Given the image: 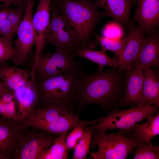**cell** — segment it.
Here are the masks:
<instances>
[{
    "label": "cell",
    "instance_id": "obj_1",
    "mask_svg": "<svg viewBox=\"0 0 159 159\" xmlns=\"http://www.w3.org/2000/svg\"><path fill=\"white\" fill-rule=\"evenodd\" d=\"M125 84V70L112 68L94 73L82 72L79 81L77 95V115L81 110L93 104L99 105L107 114L120 106Z\"/></svg>",
    "mask_w": 159,
    "mask_h": 159
},
{
    "label": "cell",
    "instance_id": "obj_2",
    "mask_svg": "<svg viewBox=\"0 0 159 159\" xmlns=\"http://www.w3.org/2000/svg\"><path fill=\"white\" fill-rule=\"evenodd\" d=\"M52 3L68 21L74 34L78 47L92 49L97 45L93 39L97 24L106 11H100L91 0H52Z\"/></svg>",
    "mask_w": 159,
    "mask_h": 159
},
{
    "label": "cell",
    "instance_id": "obj_3",
    "mask_svg": "<svg viewBox=\"0 0 159 159\" xmlns=\"http://www.w3.org/2000/svg\"><path fill=\"white\" fill-rule=\"evenodd\" d=\"M82 72H67L44 80H34L37 105L62 106L77 115V95Z\"/></svg>",
    "mask_w": 159,
    "mask_h": 159
},
{
    "label": "cell",
    "instance_id": "obj_4",
    "mask_svg": "<svg viewBox=\"0 0 159 159\" xmlns=\"http://www.w3.org/2000/svg\"><path fill=\"white\" fill-rule=\"evenodd\" d=\"M93 131L90 149H94L96 145L98 148L97 152L90 153L91 159H125L139 141L137 137H126L124 130L110 134Z\"/></svg>",
    "mask_w": 159,
    "mask_h": 159
},
{
    "label": "cell",
    "instance_id": "obj_5",
    "mask_svg": "<svg viewBox=\"0 0 159 159\" xmlns=\"http://www.w3.org/2000/svg\"><path fill=\"white\" fill-rule=\"evenodd\" d=\"M159 106L152 105L145 106H131L122 110L116 108L105 116H101L96 124L90 125L92 130L105 132L107 130L118 129L124 130L126 135L130 136L131 131L137 124L159 111Z\"/></svg>",
    "mask_w": 159,
    "mask_h": 159
},
{
    "label": "cell",
    "instance_id": "obj_6",
    "mask_svg": "<svg viewBox=\"0 0 159 159\" xmlns=\"http://www.w3.org/2000/svg\"><path fill=\"white\" fill-rule=\"evenodd\" d=\"M82 64L74 57L61 49L41 55L30 72V80H43L67 72H82Z\"/></svg>",
    "mask_w": 159,
    "mask_h": 159
},
{
    "label": "cell",
    "instance_id": "obj_7",
    "mask_svg": "<svg viewBox=\"0 0 159 159\" xmlns=\"http://www.w3.org/2000/svg\"><path fill=\"white\" fill-rule=\"evenodd\" d=\"M45 42L54 46L56 49L62 50L77 57L79 48L72 28L52 2L50 22Z\"/></svg>",
    "mask_w": 159,
    "mask_h": 159
},
{
    "label": "cell",
    "instance_id": "obj_8",
    "mask_svg": "<svg viewBox=\"0 0 159 159\" xmlns=\"http://www.w3.org/2000/svg\"><path fill=\"white\" fill-rule=\"evenodd\" d=\"M29 128H23L14 159H41L57 136Z\"/></svg>",
    "mask_w": 159,
    "mask_h": 159
},
{
    "label": "cell",
    "instance_id": "obj_9",
    "mask_svg": "<svg viewBox=\"0 0 159 159\" xmlns=\"http://www.w3.org/2000/svg\"><path fill=\"white\" fill-rule=\"evenodd\" d=\"M34 0H27L23 20L18 28L17 38L14 42L15 57L11 60L16 65L21 64L27 60L33 46L35 36L32 24L33 9Z\"/></svg>",
    "mask_w": 159,
    "mask_h": 159
},
{
    "label": "cell",
    "instance_id": "obj_10",
    "mask_svg": "<svg viewBox=\"0 0 159 159\" xmlns=\"http://www.w3.org/2000/svg\"><path fill=\"white\" fill-rule=\"evenodd\" d=\"M52 0H39L32 24L35 36L36 51L33 67L44 49L45 38L49 25Z\"/></svg>",
    "mask_w": 159,
    "mask_h": 159
},
{
    "label": "cell",
    "instance_id": "obj_11",
    "mask_svg": "<svg viewBox=\"0 0 159 159\" xmlns=\"http://www.w3.org/2000/svg\"><path fill=\"white\" fill-rule=\"evenodd\" d=\"M22 130L12 120L0 123V159H14Z\"/></svg>",
    "mask_w": 159,
    "mask_h": 159
},
{
    "label": "cell",
    "instance_id": "obj_12",
    "mask_svg": "<svg viewBox=\"0 0 159 159\" xmlns=\"http://www.w3.org/2000/svg\"><path fill=\"white\" fill-rule=\"evenodd\" d=\"M143 32L138 27H131L128 39L119 60L113 68L120 70L129 69L136 58L145 38Z\"/></svg>",
    "mask_w": 159,
    "mask_h": 159
},
{
    "label": "cell",
    "instance_id": "obj_13",
    "mask_svg": "<svg viewBox=\"0 0 159 159\" xmlns=\"http://www.w3.org/2000/svg\"><path fill=\"white\" fill-rule=\"evenodd\" d=\"M144 80L143 69L134 67L125 70V84L120 106H137Z\"/></svg>",
    "mask_w": 159,
    "mask_h": 159
},
{
    "label": "cell",
    "instance_id": "obj_14",
    "mask_svg": "<svg viewBox=\"0 0 159 159\" xmlns=\"http://www.w3.org/2000/svg\"><path fill=\"white\" fill-rule=\"evenodd\" d=\"M134 20L144 31H153L159 23V0H136Z\"/></svg>",
    "mask_w": 159,
    "mask_h": 159
},
{
    "label": "cell",
    "instance_id": "obj_15",
    "mask_svg": "<svg viewBox=\"0 0 159 159\" xmlns=\"http://www.w3.org/2000/svg\"><path fill=\"white\" fill-rule=\"evenodd\" d=\"M19 112L16 122L19 124L28 119L37 104V99L33 81L29 82L14 91Z\"/></svg>",
    "mask_w": 159,
    "mask_h": 159
},
{
    "label": "cell",
    "instance_id": "obj_16",
    "mask_svg": "<svg viewBox=\"0 0 159 159\" xmlns=\"http://www.w3.org/2000/svg\"><path fill=\"white\" fill-rule=\"evenodd\" d=\"M159 64V37L158 33H152L145 38L132 67L142 69Z\"/></svg>",
    "mask_w": 159,
    "mask_h": 159
},
{
    "label": "cell",
    "instance_id": "obj_17",
    "mask_svg": "<svg viewBox=\"0 0 159 159\" xmlns=\"http://www.w3.org/2000/svg\"><path fill=\"white\" fill-rule=\"evenodd\" d=\"M143 69L144 80L138 106L152 105L159 106V74L154 69Z\"/></svg>",
    "mask_w": 159,
    "mask_h": 159
},
{
    "label": "cell",
    "instance_id": "obj_18",
    "mask_svg": "<svg viewBox=\"0 0 159 159\" xmlns=\"http://www.w3.org/2000/svg\"><path fill=\"white\" fill-rule=\"evenodd\" d=\"M68 112L65 108L59 106L37 105L29 118L20 124L21 127L22 128L32 127L35 125L47 124Z\"/></svg>",
    "mask_w": 159,
    "mask_h": 159
},
{
    "label": "cell",
    "instance_id": "obj_19",
    "mask_svg": "<svg viewBox=\"0 0 159 159\" xmlns=\"http://www.w3.org/2000/svg\"><path fill=\"white\" fill-rule=\"evenodd\" d=\"M135 0H95L96 7L105 9L109 16L120 24H127L131 9Z\"/></svg>",
    "mask_w": 159,
    "mask_h": 159
},
{
    "label": "cell",
    "instance_id": "obj_20",
    "mask_svg": "<svg viewBox=\"0 0 159 159\" xmlns=\"http://www.w3.org/2000/svg\"><path fill=\"white\" fill-rule=\"evenodd\" d=\"M30 72L26 69L0 64V80L8 88L14 91L29 83Z\"/></svg>",
    "mask_w": 159,
    "mask_h": 159
},
{
    "label": "cell",
    "instance_id": "obj_21",
    "mask_svg": "<svg viewBox=\"0 0 159 159\" xmlns=\"http://www.w3.org/2000/svg\"><path fill=\"white\" fill-rule=\"evenodd\" d=\"M79 117L76 115L68 112L60 115L52 122L35 125L32 127L42 130L50 135L58 136L72 129L80 120Z\"/></svg>",
    "mask_w": 159,
    "mask_h": 159
},
{
    "label": "cell",
    "instance_id": "obj_22",
    "mask_svg": "<svg viewBox=\"0 0 159 159\" xmlns=\"http://www.w3.org/2000/svg\"><path fill=\"white\" fill-rule=\"evenodd\" d=\"M145 123L137 124L132 129L130 136L138 138L139 141L151 143V140L159 135V112L147 119Z\"/></svg>",
    "mask_w": 159,
    "mask_h": 159
},
{
    "label": "cell",
    "instance_id": "obj_23",
    "mask_svg": "<svg viewBox=\"0 0 159 159\" xmlns=\"http://www.w3.org/2000/svg\"><path fill=\"white\" fill-rule=\"evenodd\" d=\"M77 56L86 58L98 64L99 70H103L105 66L114 67L119 59L115 55L113 58H110L105 51L95 50L87 47L78 49L77 52Z\"/></svg>",
    "mask_w": 159,
    "mask_h": 159
},
{
    "label": "cell",
    "instance_id": "obj_24",
    "mask_svg": "<svg viewBox=\"0 0 159 159\" xmlns=\"http://www.w3.org/2000/svg\"><path fill=\"white\" fill-rule=\"evenodd\" d=\"M68 132L57 136L54 143L47 150L41 159H66L69 150L66 143Z\"/></svg>",
    "mask_w": 159,
    "mask_h": 159
},
{
    "label": "cell",
    "instance_id": "obj_25",
    "mask_svg": "<svg viewBox=\"0 0 159 159\" xmlns=\"http://www.w3.org/2000/svg\"><path fill=\"white\" fill-rule=\"evenodd\" d=\"M94 36L100 45L102 51L108 50L115 54L119 58L123 51L127 41L129 35L123 38L112 39L101 36L95 32Z\"/></svg>",
    "mask_w": 159,
    "mask_h": 159
},
{
    "label": "cell",
    "instance_id": "obj_26",
    "mask_svg": "<svg viewBox=\"0 0 159 159\" xmlns=\"http://www.w3.org/2000/svg\"><path fill=\"white\" fill-rule=\"evenodd\" d=\"M93 131L87 126L82 137L79 140L75 147L72 159H88L87 155L90 153V145Z\"/></svg>",
    "mask_w": 159,
    "mask_h": 159
},
{
    "label": "cell",
    "instance_id": "obj_27",
    "mask_svg": "<svg viewBox=\"0 0 159 159\" xmlns=\"http://www.w3.org/2000/svg\"><path fill=\"white\" fill-rule=\"evenodd\" d=\"M97 122V120L90 121L80 120L66 136V143L69 150L75 147L83 136L86 127L88 125L96 124Z\"/></svg>",
    "mask_w": 159,
    "mask_h": 159
},
{
    "label": "cell",
    "instance_id": "obj_28",
    "mask_svg": "<svg viewBox=\"0 0 159 159\" xmlns=\"http://www.w3.org/2000/svg\"><path fill=\"white\" fill-rule=\"evenodd\" d=\"M133 159H159V146L139 141L135 147Z\"/></svg>",
    "mask_w": 159,
    "mask_h": 159
},
{
    "label": "cell",
    "instance_id": "obj_29",
    "mask_svg": "<svg viewBox=\"0 0 159 159\" xmlns=\"http://www.w3.org/2000/svg\"><path fill=\"white\" fill-rule=\"evenodd\" d=\"M26 6V2L21 4L17 6L16 9H12L7 16L6 19L12 27L16 34L23 20Z\"/></svg>",
    "mask_w": 159,
    "mask_h": 159
},
{
    "label": "cell",
    "instance_id": "obj_30",
    "mask_svg": "<svg viewBox=\"0 0 159 159\" xmlns=\"http://www.w3.org/2000/svg\"><path fill=\"white\" fill-rule=\"evenodd\" d=\"M102 36L112 39L122 38L123 35L122 27L120 24L115 21L107 23L102 31Z\"/></svg>",
    "mask_w": 159,
    "mask_h": 159
},
{
    "label": "cell",
    "instance_id": "obj_31",
    "mask_svg": "<svg viewBox=\"0 0 159 159\" xmlns=\"http://www.w3.org/2000/svg\"><path fill=\"white\" fill-rule=\"evenodd\" d=\"M15 55L13 45L6 42L0 35V64L6 61L12 60L15 57Z\"/></svg>",
    "mask_w": 159,
    "mask_h": 159
},
{
    "label": "cell",
    "instance_id": "obj_32",
    "mask_svg": "<svg viewBox=\"0 0 159 159\" xmlns=\"http://www.w3.org/2000/svg\"><path fill=\"white\" fill-rule=\"evenodd\" d=\"M16 33L10 23L6 19L0 27V35L3 39L8 44L12 45L13 37Z\"/></svg>",
    "mask_w": 159,
    "mask_h": 159
},
{
    "label": "cell",
    "instance_id": "obj_33",
    "mask_svg": "<svg viewBox=\"0 0 159 159\" xmlns=\"http://www.w3.org/2000/svg\"><path fill=\"white\" fill-rule=\"evenodd\" d=\"M17 101L15 99L5 104L4 118L16 121L17 118L16 110Z\"/></svg>",
    "mask_w": 159,
    "mask_h": 159
},
{
    "label": "cell",
    "instance_id": "obj_34",
    "mask_svg": "<svg viewBox=\"0 0 159 159\" xmlns=\"http://www.w3.org/2000/svg\"><path fill=\"white\" fill-rule=\"evenodd\" d=\"M15 99L14 91L8 88L0 94V101L4 104Z\"/></svg>",
    "mask_w": 159,
    "mask_h": 159
},
{
    "label": "cell",
    "instance_id": "obj_35",
    "mask_svg": "<svg viewBox=\"0 0 159 159\" xmlns=\"http://www.w3.org/2000/svg\"><path fill=\"white\" fill-rule=\"evenodd\" d=\"M27 1V0H0L4 4H13L15 5H18Z\"/></svg>",
    "mask_w": 159,
    "mask_h": 159
},
{
    "label": "cell",
    "instance_id": "obj_36",
    "mask_svg": "<svg viewBox=\"0 0 159 159\" xmlns=\"http://www.w3.org/2000/svg\"><path fill=\"white\" fill-rule=\"evenodd\" d=\"M7 88L3 82L0 80V94Z\"/></svg>",
    "mask_w": 159,
    "mask_h": 159
},
{
    "label": "cell",
    "instance_id": "obj_37",
    "mask_svg": "<svg viewBox=\"0 0 159 159\" xmlns=\"http://www.w3.org/2000/svg\"><path fill=\"white\" fill-rule=\"evenodd\" d=\"M11 5V4H0V8L1 9L5 7H10Z\"/></svg>",
    "mask_w": 159,
    "mask_h": 159
},
{
    "label": "cell",
    "instance_id": "obj_38",
    "mask_svg": "<svg viewBox=\"0 0 159 159\" xmlns=\"http://www.w3.org/2000/svg\"><path fill=\"white\" fill-rule=\"evenodd\" d=\"M7 118L2 117L0 114V123H2L5 121Z\"/></svg>",
    "mask_w": 159,
    "mask_h": 159
},
{
    "label": "cell",
    "instance_id": "obj_39",
    "mask_svg": "<svg viewBox=\"0 0 159 159\" xmlns=\"http://www.w3.org/2000/svg\"><path fill=\"white\" fill-rule=\"evenodd\" d=\"M2 8L1 9H0V13H1V11H2Z\"/></svg>",
    "mask_w": 159,
    "mask_h": 159
}]
</instances>
